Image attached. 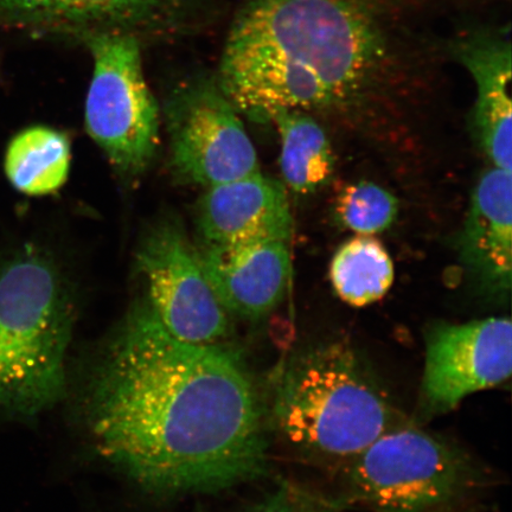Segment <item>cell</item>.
Wrapping results in <instances>:
<instances>
[{
	"label": "cell",
	"instance_id": "cell-1",
	"mask_svg": "<svg viewBox=\"0 0 512 512\" xmlns=\"http://www.w3.org/2000/svg\"><path fill=\"white\" fill-rule=\"evenodd\" d=\"M88 424L108 462L144 488H230L266 471L264 413L240 352L172 336L134 307L101 361Z\"/></svg>",
	"mask_w": 512,
	"mask_h": 512
},
{
	"label": "cell",
	"instance_id": "cell-2",
	"mask_svg": "<svg viewBox=\"0 0 512 512\" xmlns=\"http://www.w3.org/2000/svg\"><path fill=\"white\" fill-rule=\"evenodd\" d=\"M502 2L245 0L216 82L258 123L284 111L367 110L420 92L450 61L453 25H443Z\"/></svg>",
	"mask_w": 512,
	"mask_h": 512
},
{
	"label": "cell",
	"instance_id": "cell-3",
	"mask_svg": "<svg viewBox=\"0 0 512 512\" xmlns=\"http://www.w3.org/2000/svg\"><path fill=\"white\" fill-rule=\"evenodd\" d=\"M272 414L294 451L332 465H347L407 421L366 358L344 342L294 351L275 375Z\"/></svg>",
	"mask_w": 512,
	"mask_h": 512
},
{
	"label": "cell",
	"instance_id": "cell-4",
	"mask_svg": "<svg viewBox=\"0 0 512 512\" xmlns=\"http://www.w3.org/2000/svg\"><path fill=\"white\" fill-rule=\"evenodd\" d=\"M73 316L46 256L27 253L0 272V416L35 418L61 399Z\"/></svg>",
	"mask_w": 512,
	"mask_h": 512
},
{
	"label": "cell",
	"instance_id": "cell-5",
	"mask_svg": "<svg viewBox=\"0 0 512 512\" xmlns=\"http://www.w3.org/2000/svg\"><path fill=\"white\" fill-rule=\"evenodd\" d=\"M480 477L463 450L409 421L345 465L348 498L371 512H458Z\"/></svg>",
	"mask_w": 512,
	"mask_h": 512
},
{
	"label": "cell",
	"instance_id": "cell-6",
	"mask_svg": "<svg viewBox=\"0 0 512 512\" xmlns=\"http://www.w3.org/2000/svg\"><path fill=\"white\" fill-rule=\"evenodd\" d=\"M142 41L131 34L88 38L93 75L86 100V128L114 169L137 177L159 145V112L144 75Z\"/></svg>",
	"mask_w": 512,
	"mask_h": 512
},
{
	"label": "cell",
	"instance_id": "cell-7",
	"mask_svg": "<svg viewBox=\"0 0 512 512\" xmlns=\"http://www.w3.org/2000/svg\"><path fill=\"white\" fill-rule=\"evenodd\" d=\"M165 115L172 170L182 182L211 188L260 172L239 112L216 81L185 83L166 102Z\"/></svg>",
	"mask_w": 512,
	"mask_h": 512
},
{
	"label": "cell",
	"instance_id": "cell-8",
	"mask_svg": "<svg viewBox=\"0 0 512 512\" xmlns=\"http://www.w3.org/2000/svg\"><path fill=\"white\" fill-rule=\"evenodd\" d=\"M149 303L164 328L194 344L221 343L229 334V313L204 274L196 247L177 223L165 221L147 235L138 252Z\"/></svg>",
	"mask_w": 512,
	"mask_h": 512
},
{
	"label": "cell",
	"instance_id": "cell-9",
	"mask_svg": "<svg viewBox=\"0 0 512 512\" xmlns=\"http://www.w3.org/2000/svg\"><path fill=\"white\" fill-rule=\"evenodd\" d=\"M419 394L422 418L456 409L467 396L508 381L512 371V325L505 317L463 324L435 323L425 338Z\"/></svg>",
	"mask_w": 512,
	"mask_h": 512
},
{
	"label": "cell",
	"instance_id": "cell-10",
	"mask_svg": "<svg viewBox=\"0 0 512 512\" xmlns=\"http://www.w3.org/2000/svg\"><path fill=\"white\" fill-rule=\"evenodd\" d=\"M196 0H0V25L85 43L100 34L143 42L182 29Z\"/></svg>",
	"mask_w": 512,
	"mask_h": 512
},
{
	"label": "cell",
	"instance_id": "cell-11",
	"mask_svg": "<svg viewBox=\"0 0 512 512\" xmlns=\"http://www.w3.org/2000/svg\"><path fill=\"white\" fill-rule=\"evenodd\" d=\"M482 15H465L454 22L447 37V55L475 81L473 125L477 142L495 168L511 171L510 24Z\"/></svg>",
	"mask_w": 512,
	"mask_h": 512
},
{
	"label": "cell",
	"instance_id": "cell-12",
	"mask_svg": "<svg viewBox=\"0 0 512 512\" xmlns=\"http://www.w3.org/2000/svg\"><path fill=\"white\" fill-rule=\"evenodd\" d=\"M292 229L284 185L261 172L207 188L197 209L201 246L224 248L288 242Z\"/></svg>",
	"mask_w": 512,
	"mask_h": 512
},
{
	"label": "cell",
	"instance_id": "cell-13",
	"mask_svg": "<svg viewBox=\"0 0 512 512\" xmlns=\"http://www.w3.org/2000/svg\"><path fill=\"white\" fill-rule=\"evenodd\" d=\"M204 274L228 313L264 318L284 299L291 279L286 241L236 247H196Z\"/></svg>",
	"mask_w": 512,
	"mask_h": 512
},
{
	"label": "cell",
	"instance_id": "cell-14",
	"mask_svg": "<svg viewBox=\"0 0 512 512\" xmlns=\"http://www.w3.org/2000/svg\"><path fill=\"white\" fill-rule=\"evenodd\" d=\"M460 259L486 296L509 297L512 278L511 171L492 168L473 189L462 235Z\"/></svg>",
	"mask_w": 512,
	"mask_h": 512
},
{
	"label": "cell",
	"instance_id": "cell-15",
	"mask_svg": "<svg viewBox=\"0 0 512 512\" xmlns=\"http://www.w3.org/2000/svg\"><path fill=\"white\" fill-rule=\"evenodd\" d=\"M271 123L281 140L280 169L288 188L299 195L312 194L330 181L335 156L323 127L309 113L284 111Z\"/></svg>",
	"mask_w": 512,
	"mask_h": 512
},
{
	"label": "cell",
	"instance_id": "cell-16",
	"mask_svg": "<svg viewBox=\"0 0 512 512\" xmlns=\"http://www.w3.org/2000/svg\"><path fill=\"white\" fill-rule=\"evenodd\" d=\"M4 166L10 183L23 194H53L68 179L69 140L50 127L27 128L11 140Z\"/></svg>",
	"mask_w": 512,
	"mask_h": 512
},
{
	"label": "cell",
	"instance_id": "cell-17",
	"mask_svg": "<svg viewBox=\"0 0 512 512\" xmlns=\"http://www.w3.org/2000/svg\"><path fill=\"white\" fill-rule=\"evenodd\" d=\"M330 278L343 302L366 306L382 299L392 287L393 260L379 240L358 235L338 249L331 262Z\"/></svg>",
	"mask_w": 512,
	"mask_h": 512
},
{
	"label": "cell",
	"instance_id": "cell-18",
	"mask_svg": "<svg viewBox=\"0 0 512 512\" xmlns=\"http://www.w3.org/2000/svg\"><path fill=\"white\" fill-rule=\"evenodd\" d=\"M398 201L389 191L371 182H357L339 192L335 211L345 228L358 235H375L392 226Z\"/></svg>",
	"mask_w": 512,
	"mask_h": 512
},
{
	"label": "cell",
	"instance_id": "cell-19",
	"mask_svg": "<svg viewBox=\"0 0 512 512\" xmlns=\"http://www.w3.org/2000/svg\"><path fill=\"white\" fill-rule=\"evenodd\" d=\"M256 512H341L335 503L285 484Z\"/></svg>",
	"mask_w": 512,
	"mask_h": 512
}]
</instances>
